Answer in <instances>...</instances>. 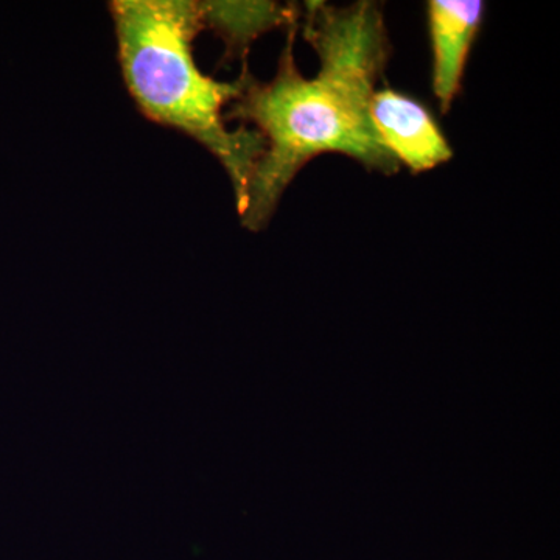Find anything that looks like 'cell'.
<instances>
[{"label":"cell","instance_id":"obj_4","mask_svg":"<svg viewBox=\"0 0 560 560\" xmlns=\"http://www.w3.org/2000/svg\"><path fill=\"white\" fill-rule=\"evenodd\" d=\"M427 11L433 55L431 88L442 113H448L463 86L467 60L485 16V3L481 0H431Z\"/></svg>","mask_w":560,"mask_h":560},{"label":"cell","instance_id":"obj_3","mask_svg":"<svg viewBox=\"0 0 560 560\" xmlns=\"http://www.w3.org/2000/svg\"><path fill=\"white\" fill-rule=\"evenodd\" d=\"M371 116L386 149L415 175L452 160L453 150L440 124L411 95L390 88L375 91Z\"/></svg>","mask_w":560,"mask_h":560},{"label":"cell","instance_id":"obj_1","mask_svg":"<svg viewBox=\"0 0 560 560\" xmlns=\"http://www.w3.org/2000/svg\"><path fill=\"white\" fill-rule=\"evenodd\" d=\"M301 14L289 24L278 72L268 83L242 73L241 97L224 117L253 125L265 140L249 180L242 224L268 226L291 180L312 160L338 153L368 171L396 175L371 116V102L393 54L382 7L359 0L348 7L305 2L304 38L318 55V73L302 75L294 58Z\"/></svg>","mask_w":560,"mask_h":560},{"label":"cell","instance_id":"obj_5","mask_svg":"<svg viewBox=\"0 0 560 560\" xmlns=\"http://www.w3.org/2000/svg\"><path fill=\"white\" fill-rule=\"evenodd\" d=\"M202 25L226 43L228 54L246 58L253 40L289 25L300 14L296 7L275 2H200Z\"/></svg>","mask_w":560,"mask_h":560},{"label":"cell","instance_id":"obj_2","mask_svg":"<svg viewBox=\"0 0 560 560\" xmlns=\"http://www.w3.org/2000/svg\"><path fill=\"white\" fill-rule=\"evenodd\" d=\"M127 90L140 113L201 143L223 165L243 213L265 140L248 127L231 131L224 106L241 97L243 79L221 83L206 75L194 57L205 31L200 2L116 0L109 3Z\"/></svg>","mask_w":560,"mask_h":560}]
</instances>
